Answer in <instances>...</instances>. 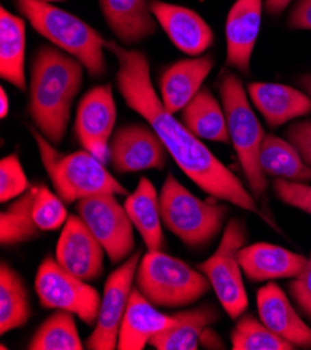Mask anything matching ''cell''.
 I'll use <instances>...</instances> for the list:
<instances>
[{
	"mask_svg": "<svg viewBox=\"0 0 311 350\" xmlns=\"http://www.w3.org/2000/svg\"><path fill=\"white\" fill-rule=\"evenodd\" d=\"M105 48L118 60L115 80L126 105L154 129L186 176L206 194L260 217L278 230L275 222L261 211L256 197L243 182L211 152L201 138L165 109L151 81L147 55L137 49H126L115 41H107Z\"/></svg>",
	"mask_w": 311,
	"mask_h": 350,
	"instance_id": "cell-1",
	"label": "cell"
},
{
	"mask_svg": "<svg viewBox=\"0 0 311 350\" xmlns=\"http://www.w3.org/2000/svg\"><path fill=\"white\" fill-rule=\"evenodd\" d=\"M84 64L55 46L42 45L31 66L27 111L37 130L59 147L83 85Z\"/></svg>",
	"mask_w": 311,
	"mask_h": 350,
	"instance_id": "cell-2",
	"label": "cell"
},
{
	"mask_svg": "<svg viewBox=\"0 0 311 350\" xmlns=\"http://www.w3.org/2000/svg\"><path fill=\"white\" fill-rule=\"evenodd\" d=\"M14 5L44 38L80 60L91 77L107 73V40L90 24L44 0H14Z\"/></svg>",
	"mask_w": 311,
	"mask_h": 350,
	"instance_id": "cell-3",
	"label": "cell"
},
{
	"mask_svg": "<svg viewBox=\"0 0 311 350\" xmlns=\"http://www.w3.org/2000/svg\"><path fill=\"white\" fill-rule=\"evenodd\" d=\"M29 133L36 139L41 163L56 194L66 204H73L98 194H129L126 187L107 169L105 163L88 151L63 154L36 127H29Z\"/></svg>",
	"mask_w": 311,
	"mask_h": 350,
	"instance_id": "cell-4",
	"label": "cell"
},
{
	"mask_svg": "<svg viewBox=\"0 0 311 350\" xmlns=\"http://www.w3.org/2000/svg\"><path fill=\"white\" fill-rule=\"evenodd\" d=\"M218 90L232 146L243 169L249 190L258 200L264 196L268 186L258 161L265 131L252 109L243 83L234 73L224 72L219 77Z\"/></svg>",
	"mask_w": 311,
	"mask_h": 350,
	"instance_id": "cell-5",
	"label": "cell"
},
{
	"mask_svg": "<svg viewBox=\"0 0 311 350\" xmlns=\"http://www.w3.org/2000/svg\"><path fill=\"white\" fill-rule=\"evenodd\" d=\"M159 202L165 228L190 249L210 244L221 232L229 213L226 205L195 197L172 173L162 185Z\"/></svg>",
	"mask_w": 311,
	"mask_h": 350,
	"instance_id": "cell-6",
	"label": "cell"
},
{
	"mask_svg": "<svg viewBox=\"0 0 311 350\" xmlns=\"http://www.w3.org/2000/svg\"><path fill=\"white\" fill-rule=\"evenodd\" d=\"M137 289L155 307L179 308L198 301L211 284L200 269L159 252L141 257L135 272Z\"/></svg>",
	"mask_w": 311,
	"mask_h": 350,
	"instance_id": "cell-7",
	"label": "cell"
},
{
	"mask_svg": "<svg viewBox=\"0 0 311 350\" xmlns=\"http://www.w3.org/2000/svg\"><path fill=\"white\" fill-rule=\"evenodd\" d=\"M246 241L245 224L239 219H230L217 252L197 267L208 278L221 306L232 320H237L249 307V297L241 276L243 269L239 260V252L246 246Z\"/></svg>",
	"mask_w": 311,
	"mask_h": 350,
	"instance_id": "cell-8",
	"label": "cell"
},
{
	"mask_svg": "<svg viewBox=\"0 0 311 350\" xmlns=\"http://www.w3.org/2000/svg\"><path fill=\"white\" fill-rule=\"evenodd\" d=\"M40 304L49 310L75 314L84 324L95 325L100 307V295L87 281L66 271L53 257H46L36 276Z\"/></svg>",
	"mask_w": 311,
	"mask_h": 350,
	"instance_id": "cell-9",
	"label": "cell"
},
{
	"mask_svg": "<svg viewBox=\"0 0 311 350\" xmlns=\"http://www.w3.org/2000/svg\"><path fill=\"white\" fill-rule=\"evenodd\" d=\"M76 209L113 264L124 262L133 254L134 225L115 194L83 198L77 201Z\"/></svg>",
	"mask_w": 311,
	"mask_h": 350,
	"instance_id": "cell-10",
	"label": "cell"
},
{
	"mask_svg": "<svg viewBox=\"0 0 311 350\" xmlns=\"http://www.w3.org/2000/svg\"><path fill=\"white\" fill-rule=\"evenodd\" d=\"M141 257V252H135L107 279L95 328L85 342L87 349L113 350L118 347L119 331Z\"/></svg>",
	"mask_w": 311,
	"mask_h": 350,
	"instance_id": "cell-11",
	"label": "cell"
},
{
	"mask_svg": "<svg viewBox=\"0 0 311 350\" xmlns=\"http://www.w3.org/2000/svg\"><path fill=\"white\" fill-rule=\"evenodd\" d=\"M116 124L112 84L87 91L77 107L75 133L81 147L103 163L109 162V143Z\"/></svg>",
	"mask_w": 311,
	"mask_h": 350,
	"instance_id": "cell-12",
	"label": "cell"
},
{
	"mask_svg": "<svg viewBox=\"0 0 311 350\" xmlns=\"http://www.w3.org/2000/svg\"><path fill=\"white\" fill-rule=\"evenodd\" d=\"M167 150L151 126L130 123L119 127L109 143V162L116 173L162 170L167 163Z\"/></svg>",
	"mask_w": 311,
	"mask_h": 350,
	"instance_id": "cell-13",
	"label": "cell"
},
{
	"mask_svg": "<svg viewBox=\"0 0 311 350\" xmlns=\"http://www.w3.org/2000/svg\"><path fill=\"white\" fill-rule=\"evenodd\" d=\"M102 244L79 215L68 217L56 246V261L83 281L91 282L103 272Z\"/></svg>",
	"mask_w": 311,
	"mask_h": 350,
	"instance_id": "cell-14",
	"label": "cell"
},
{
	"mask_svg": "<svg viewBox=\"0 0 311 350\" xmlns=\"http://www.w3.org/2000/svg\"><path fill=\"white\" fill-rule=\"evenodd\" d=\"M151 13L179 51L189 56H201L214 44L215 35L198 13L189 8L162 0H150Z\"/></svg>",
	"mask_w": 311,
	"mask_h": 350,
	"instance_id": "cell-15",
	"label": "cell"
},
{
	"mask_svg": "<svg viewBox=\"0 0 311 350\" xmlns=\"http://www.w3.org/2000/svg\"><path fill=\"white\" fill-rule=\"evenodd\" d=\"M264 0H236L226 18V64L250 75L252 55L261 28Z\"/></svg>",
	"mask_w": 311,
	"mask_h": 350,
	"instance_id": "cell-16",
	"label": "cell"
},
{
	"mask_svg": "<svg viewBox=\"0 0 311 350\" xmlns=\"http://www.w3.org/2000/svg\"><path fill=\"white\" fill-rule=\"evenodd\" d=\"M257 310L262 324L295 349H311V327L293 308L285 292L268 282L257 292Z\"/></svg>",
	"mask_w": 311,
	"mask_h": 350,
	"instance_id": "cell-17",
	"label": "cell"
},
{
	"mask_svg": "<svg viewBox=\"0 0 311 350\" xmlns=\"http://www.w3.org/2000/svg\"><path fill=\"white\" fill-rule=\"evenodd\" d=\"M213 55L193 56L167 66L159 77L161 100L165 109L175 115L197 95L204 80L214 68Z\"/></svg>",
	"mask_w": 311,
	"mask_h": 350,
	"instance_id": "cell-18",
	"label": "cell"
},
{
	"mask_svg": "<svg viewBox=\"0 0 311 350\" xmlns=\"http://www.w3.org/2000/svg\"><path fill=\"white\" fill-rule=\"evenodd\" d=\"M247 94L267 124L272 129L311 113V96L289 85L250 83Z\"/></svg>",
	"mask_w": 311,
	"mask_h": 350,
	"instance_id": "cell-19",
	"label": "cell"
},
{
	"mask_svg": "<svg viewBox=\"0 0 311 350\" xmlns=\"http://www.w3.org/2000/svg\"><path fill=\"white\" fill-rule=\"evenodd\" d=\"M176 323L175 316H166L146 299L137 288L131 291L119 331V350H143L159 332Z\"/></svg>",
	"mask_w": 311,
	"mask_h": 350,
	"instance_id": "cell-20",
	"label": "cell"
},
{
	"mask_svg": "<svg viewBox=\"0 0 311 350\" xmlns=\"http://www.w3.org/2000/svg\"><path fill=\"white\" fill-rule=\"evenodd\" d=\"M241 269L249 281L265 282L297 276L307 257L271 243H256L239 252Z\"/></svg>",
	"mask_w": 311,
	"mask_h": 350,
	"instance_id": "cell-21",
	"label": "cell"
},
{
	"mask_svg": "<svg viewBox=\"0 0 311 350\" xmlns=\"http://www.w3.org/2000/svg\"><path fill=\"white\" fill-rule=\"evenodd\" d=\"M103 18L124 45H135L157 32L148 0H98Z\"/></svg>",
	"mask_w": 311,
	"mask_h": 350,
	"instance_id": "cell-22",
	"label": "cell"
},
{
	"mask_svg": "<svg viewBox=\"0 0 311 350\" xmlns=\"http://www.w3.org/2000/svg\"><path fill=\"white\" fill-rule=\"evenodd\" d=\"M123 205L131 224L143 237L148 252L162 250L165 239L159 194L150 179L141 178L135 190L127 194Z\"/></svg>",
	"mask_w": 311,
	"mask_h": 350,
	"instance_id": "cell-23",
	"label": "cell"
},
{
	"mask_svg": "<svg viewBox=\"0 0 311 350\" xmlns=\"http://www.w3.org/2000/svg\"><path fill=\"white\" fill-rule=\"evenodd\" d=\"M176 323L157 334L150 345L158 350H197L202 331L219 320L217 307L211 304L174 314Z\"/></svg>",
	"mask_w": 311,
	"mask_h": 350,
	"instance_id": "cell-24",
	"label": "cell"
},
{
	"mask_svg": "<svg viewBox=\"0 0 311 350\" xmlns=\"http://www.w3.org/2000/svg\"><path fill=\"white\" fill-rule=\"evenodd\" d=\"M0 77L27 91L25 21L5 8L0 10Z\"/></svg>",
	"mask_w": 311,
	"mask_h": 350,
	"instance_id": "cell-25",
	"label": "cell"
},
{
	"mask_svg": "<svg viewBox=\"0 0 311 350\" xmlns=\"http://www.w3.org/2000/svg\"><path fill=\"white\" fill-rule=\"evenodd\" d=\"M182 122L198 138L215 143H229V131L224 107L213 91L202 87L182 111Z\"/></svg>",
	"mask_w": 311,
	"mask_h": 350,
	"instance_id": "cell-26",
	"label": "cell"
},
{
	"mask_svg": "<svg viewBox=\"0 0 311 350\" xmlns=\"http://www.w3.org/2000/svg\"><path fill=\"white\" fill-rule=\"evenodd\" d=\"M258 161L265 176L299 183L311 182V167L286 138L265 134Z\"/></svg>",
	"mask_w": 311,
	"mask_h": 350,
	"instance_id": "cell-27",
	"label": "cell"
},
{
	"mask_svg": "<svg viewBox=\"0 0 311 350\" xmlns=\"http://www.w3.org/2000/svg\"><path fill=\"white\" fill-rule=\"evenodd\" d=\"M31 301L23 276L6 261L0 265V334L23 328L31 319Z\"/></svg>",
	"mask_w": 311,
	"mask_h": 350,
	"instance_id": "cell-28",
	"label": "cell"
},
{
	"mask_svg": "<svg viewBox=\"0 0 311 350\" xmlns=\"http://www.w3.org/2000/svg\"><path fill=\"white\" fill-rule=\"evenodd\" d=\"M36 193L37 186H31L0 214V243L2 246H17V244L31 241L40 236L41 230L32 218V202Z\"/></svg>",
	"mask_w": 311,
	"mask_h": 350,
	"instance_id": "cell-29",
	"label": "cell"
},
{
	"mask_svg": "<svg viewBox=\"0 0 311 350\" xmlns=\"http://www.w3.org/2000/svg\"><path fill=\"white\" fill-rule=\"evenodd\" d=\"M29 350H83L75 314L57 310L32 335Z\"/></svg>",
	"mask_w": 311,
	"mask_h": 350,
	"instance_id": "cell-30",
	"label": "cell"
},
{
	"mask_svg": "<svg viewBox=\"0 0 311 350\" xmlns=\"http://www.w3.org/2000/svg\"><path fill=\"white\" fill-rule=\"evenodd\" d=\"M233 350H293L295 347L267 328L252 314H241L230 332Z\"/></svg>",
	"mask_w": 311,
	"mask_h": 350,
	"instance_id": "cell-31",
	"label": "cell"
},
{
	"mask_svg": "<svg viewBox=\"0 0 311 350\" xmlns=\"http://www.w3.org/2000/svg\"><path fill=\"white\" fill-rule=\"evenodd\" d=\"M63 202L48 186L37 185V193L32 202V218L41 232H51L64 226L68 215Z\"/></svg>",
	"mask_w": 311,
	"mask_h": 350,
	"instance_id": "cell-32",
	"label": "cell"
},
{
	"mask_svg": "<svg viewBox=\"0 0 311 350\" xmlns=\"http://www.w3.org/2000/svg\"><path fill=\"white\" fill-rule=\"evenodd\" d=\"M31 187L17 154L0 161V201L9 202L23 196Z\"/></svg>",
	"mask_w": 311,
	"mask_h": 350,
	"instance_id": "cell-33",
	"label": "cell"
},
{
	"mask_svg": "<svg viewBox=\"0 0 311 350\" xmlns=\"http://www.w3.org/2000/svg\"><path fill=\"white\" fill-rule=\"evenodd\" d=\"M272 189L280 201L311 215V186L308 183L273 179Z\"/></svg>",
	"mask_w": 311,
	"mask_h": 350,
	"instance_id": "cell-34",
	"label": "cell"
},
{
	"mask_svg": "<svg viewBox=\"0 0 311 350\" xmlns=\"http://www.w3.org/2000/svg\"><path fill=\"white\" fill-rule=\"evenodd\" d=\"M289 293L300 311L311 321V253L301 272L289 284Z\"/></svg>",
	"mask_w": 311,
	"mask_h": 350,
	"instance_id": "cell-35",
	"label": "cell"
},
{
	"mask_svg": "<svg viewBox=\"0 0 311 350\" xmlns=\"http://www.w3.org/2000/svg\"><path fill=\"white\" fill-rule=\"evenodd\" d=\"M288 142L299 151L303 161L311 167V119L292 123L285 131Z\"/></svg>",
	"mask_w": 311,
	"mask_h": 350,
	"instance_id": "cell-36",
	"label": "cell"
},
{
	"mask_svg": "<svg viewBox=\"0 0 311 350\" xmlns=\"http://www.w3.org/2000/svg\"><path fill=\"white\" fill-rule=\"evenodd\" d=\"M286 24L290 29L311 31V0H297L288 16Z\"/></svg>",
	"mask_w": 311,
	"mask_h": 350,
	"instance_id": "cell-37",
	"label": "cell"
},
{
	"mask_svg": "<svg viewBox=\"0 0 311 350\" xmlns=\"http://www.w3.org/2000/svg\"><path fill=\"white\" fill-rule=\"evenodd\" d=\"M200 346L204 349H225V342L218 332L210 325L206 327L200 336Z\"/></svg>",
	"mask_w": 311,
	"mask_h": 350,
	"instance_id": "cell-38",
	"label": "cell"
},
{
	"mask_svg": "<svg viewBox=\"0 0 311 350\" xmlns=\"http://www.w3.org/2000/svg\"><path fill=\"white\" fill-rule=\"evenodd\" d=\"M292 2H293V0H265L264 9L269 16L278 17L288 9V6Z\"/></svg>",
	"mask_w": 311,
	"mask_h": 350,
	"instance_id": "cell-39",
	"label": "cell"
},
{
	"mask_svg": "<svg viewBox=\"0 0 311 350\" xmlns=\"http://www.w3.org/2000/svg\"><path fill=\"white\" fill-rule=\"evenodd\" d=\"M0 118L5 119L10 111V99L5 91V88H0Z\"/></svg>",
	"mask_w": 311,
	"mask_h": 350,
	"instance_id": "cell-40",
	"label": "cell"
},
{
	"mask_svg": "<svg viewBox=\"0 0 311 350\" xmlns=\"http://www.w3.org/2000/svg\"><path fill=\"white\" fill-rule=\"evenodd\" d=\"M299 83H300L301 88L311 96V76H303V77H300Z\"/></svg>",
	"mask_w": 311,
	"mask_h": 350,
	"instance_id": "cell-41",
	"label": "cell"
},
{
	"mask_svg": "<svg viewBox=\"0 0 311 350\" xmlns=\"http://www.w3.org/2000/svg\"><path fill=\"white\" fill-rule=\"evenodd\" d=\"M44 2H48V3H51V2H63V0H44Z\"/></svg>",
	"mask_w": 311,
	"mask_h": 350,
	"instance_id": "cell-42",
	"label": "cell"
}]
</instances>
